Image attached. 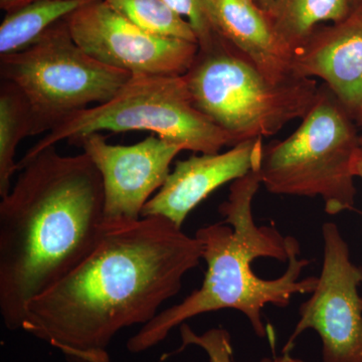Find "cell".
<instances>
[{
    "instance_id": "obj_1",
    "label": "cell",
    "mask_w": 362,
    "mask_h": 362,
    "mask_svg": "<svg viewBox=\"0 0 362 362\" xmlns=\"http://www.w3.org/2000/svg\"><path fill=\"white\" fill-rule=\"evenodd\" d=\"M202 259L201 240L162 216L105 230L80 265L28 304L21 330L68 362H111L116 335L150 322Z\"/></svg>"
},
{
    "instance_id": "obj_2",
    "label": "cell",
    "mask_w": 362,
    "mask_h": 362,
    "mask_svg": "<svg viewBox=\"0 0 362 362\" xmlns=\"http://www.w3.org/2000/svg\"><path fill=\"white\" fill-rule=\"evenodd\" d=\"M0 202V314L21 330L26 306L80 265L105 233L102 176L90 157L47 147L18 161Z\"/></svg>"
},
{
    "instance_id": "obj_3",
    "label": "cell",
    "mask_w": 362,
    "mask_h": 362,
    "mask_svg": "<svg viewBox=\"0 0 362 362\" xmlns=\"http://www.w3.org/2000/svg\"><path fill=\"white\" fill-rule=\"evenodd\" d=\"M259 164L232 182L228 199L218 206L223 221L195 233L206 263L202 287L143 325L126 344L131 354L153 349L188 319L223 309L244 314L255 334L266 338L267 305L287 307L294 295L314 291L318 277L300 279L310 261L298 258V240L255 221L252 201L262 185Z\"/></svg>"
},
{
    "instance_id": "obj_4",
    "label": "cell",
    "mask_w": 362,
    "mask_h": 362,
    "mask_svg": "<svg viewBox=\"0 0 362 362\" xmlns=\"http://www.w3.org/2000/svg\"><path fill=\"white\" fill-rule=\"evenodd\" d=\"M192 102L235 145L275 135L303 119L318 97L316 80L274 82L221 37L199 49L185 75Z\"/></svg>"
},
{
    "instance_id": "obj_5",
    "label": "cell",
    "mask_w": 362,
    "mask_h": 362,
    "mask_svg": "<svg viewBox=\"0 0 362 362\" xmlns=\"http://www.w3.org/2000/svg\"><path fill=\"white\" fill-rule=\"evenodd\" d=\"M358 123L325 84L298 129L264 145L259 175L273 194L320 197L326 213L352 211L356 188L352 170L361 134Z\"/></svg>"
},
{
    "instance_id": "obj_6",
    "label": "cell",
    "mask_w": 362,
    "mask_h": 362,
    "mask_svg": "<svg viewBox=\"0 0 362 362\" xmlns=\"http://www.w3.org/2000/svg\"><path fill=\"white\" fill-rule=\"evenodd\" d=\"M104 131H149L194 153H218L235 145L230 135L197 110L185 76L135 75L106 103L78 112L49 131L21 159L61 141L77 145Z\"/></svg>"
},
{
    "instance_id": "obj_7",
    "label": "cell",
    "mask_w": 362,
    "mask_h": 362,
    "mask_svg": "<svg viewBox=\"0 0 362 362\" xmlns=\"http://www.w3.org/2000/svg\"><path fill=\"white\" fill-rule=\"evenodd\" d=\"M0 77L23 93L32 110L33 136L115 96L132 77L83 51L66 20L25 51L0 57Z\"/></svg>"
},
{
    "instance_id": "obj_8",
    "label": "cell",
    "mask_w": 362,
    "mask_h": 362,
    "mask_svg": "<svg viewBox=\"0 0 362 362\" xmlns=\"http://www.w3.org/2000/svg\"><path fill=\"white\" fill-rule=\"evenodd\" d=\"M323 263L311 296L300 307V318L282 354H290L305 331L322 341L323 362H362V267L350 258L349 244L337 223L322 226Z\"/></svg>"
},
{
    "instance_id": "obj_9",
    "label": "cell",
    "mask_w": 362,
    "mask_h": 362,
    "mask_svg": "<svg viewBox=\"0 0 362 362\" xmlns=\"http://www.w3.org/2000/svg\"><path fill=\"white\" fill-rule=\"evenodd\" d=\"M66 23L83 51L100 63L132 76H185L199 49L197 42L145 32L105 0L81 7Z\"/></svg>"
},
{
    "instance_id": "obj_10",
    "label": "cell",
    "mask_w": 362,
    "mask_h": 362,
    "mask_svg": "<svg viewBox=\"0 0 362 362\" xmlns=\"http://www.w3.org/2000/svg\"><path fill=\"white\" fill-rule=\"evenodd\" d=\"M103 180L104 228L132 225L142 218L147 202L168 180L177 144L156 134L131 145H114L101 133L78 143Z\"/></svg>"
},
{
    "instance_id": "obj_11",
    "label": "cell",
    "mask_w": 362,
    "mask_h": 362,
    "mask_svg": "<svg viewBox=\"0 0 362 362\" xmlns=\"http://www.w3.org/2000/svg\"><path fill=\"white\" fill-rule=\"evenodd\" d=\"M263 138L238 143L226 152L194 154L175 164L168 180L142 211L182 228L188 214L218 188L239 180L261 163Z\"/></svg>"
},
{
    "instance_id": "obj_12",
    "label": "cell",
    "mask_w": 362,
    "mask_h": 362,
    "mask_svg": "<svg viewBox=\"0 0 362 362\" xmlns=\"http://www.w3.org/2000/svg\"><path fill=\"white\" fill-rule=\"evenodd\" d=\"M295 77L320 78L359 127L362 122V8L318 28L293 59Z\"/></svg>"
},
{
    "instance_id": "obj_13",
    "label": "cell",
    "mask_w": 362,
    "mask_h": 362,
    "mask_svg": "<svg viewBox=\"0 0 362 362\" xmlns=\"http://www.w3.org/2000/svg\"><path fill=\"white\" fill-rule=\"evenodd\" d=\"M214 32L274 82L295 78L294 52L256 0H201Z\"/></svg>"
},
{
    "instance_id": "obj_14",
    "label": "cell",
    "mask_w": 362,
    "mask_h": 362,
    "mask_svg": "<svg viewBox=\"0 0 362 362\" xmlns=\"http://www.w3.org/2000/svg\"><path fill=\"white\" fill-rule=\"evenodd\" d=\"M350 11L349 0H273L266 9L279 37L294 54L319 25L338 23Z\"/></svg>"
},
{
    "instance_id": "obj_15",
    "label": "cell",
    "mask_w": 362,
    "mask_h": 362,
    "mask_svg": "<svg viewBox=\"0 0 362 362\" xmlns=\"http://www.w3.org/2000/svg\"><path fill=\"white\" fill-rule=\"evenodd\" d=\"M94 0H35L6 13L0 25V57L25 51L45 32Z\"/></svg>"
},
{
    "instance_id": "obj_16",
    "label": "cell",
    "mask_w": 362,
    "mask_h": 362,
    "mask_svg": "<svg viewBox=\"0 0 362 362\" xmlns=\"http://www.w3.org/2000/svg\"><path fill=\"white\" fill-rule=\"evenodd\" d=\"M33 136V117L30 104L18 88L7 81L0 84V197L13 187L18 171L16 149L21 140Z\"/></svg>"
},
{
    "instance_id": "obj_17",
    "label": "cell",
    "mask_w": 362,
    "mask_h": 362,
    "mask_svg": "<svg viewBox=\"0 0 362 362\" xmlns=\"http://www.w3.org/2000/svg\"><path fill=\"white\" fill-rule=\"evenodd\" d=\"M105 2L145 32L197 44L194 28L165 0H105Z\"/></svg>"
},
{
    "instance_id": "obj_18",
    "label": "cell",
    "mask_w": 362,
    "mask_h": 362,
    "mask_svg": "<svg viewBox=\"0 0 362 362\" xmlns=\"http://www.w3.org/2000/svg\"><path fill=\"white\" fill-rule=\"evenodd\" d=\"M181 345L175 352L163 356L161 361L168 357L180 354L188 346H197L204 350L209 362H233L232 337L230 332L223 327H214L197 334L187 323L180 326ZM261 362H304L295 358L290 354H282L280 356L265 357Z\"/></svg>"
},
{
    "instance_id": "obj_19",
    "label": "cell",
    "mask_w": 362,
    "mask_h": 362,
    "mask_svg": "<svg viewBox=\"0 0 362 362\" xmlns=\"http://www.w3.org/2000/svg\"><path fill=\"white\" fill-rule=\"evenodd\" d=\"M165 2L194 28L199 49L209 47L218 40V35L209 23L201 0H165Z\"/></svg>"
},
{
    "instance_id": "obj_20",
    "label": "cell",
    "mask_w": 362,
    "mask_h": 362,
    "mask_svg": "<svg viewBox=\"0 0 362 362\" xmlns=\"http://www.w3.org/2000/svg\"><path fill=\"white\" fill-rule=\"evenodd\" d=\"M361 128L362 131V123ZM352 170H354V175L356 177H359L362 180V133L361 134V139H359L358 148H357L356 156H354Z\"/></svg>"
},
{
    "instance_id": "obj_21",
    "label": "cell",
    "mask_w": 362,
    "mask_h": 362,
    "mask_svg": "<svg viewBox=\"0 0 362 362\" xmlns=\"http://www.w3.org/2000/svg\"><path fill=\"white\" fill-rule=\"evenodd\" d=\"M35 0H0V8L6 13H9Z\"/></svg>"
},
{
    "instance_id": "obj_22",
    "label": "cell",
    "mask_w": 362,
    "mask_h": 362,
    "mask_svg": "<svg viewBox=\"0 0 362 362\" xmlns=\"http://www.w3.org/2000/svg\"><path fill=\"white\" fill-rule=\"evenodd\" d=\"M272 2H273V0H258L259 6H261L264 11L268 9V7L271 6Z\"/></svg>"
},
{
    "instance_id": "obj_23",
    "label": "cell",
    "mask_w": 362,
    "mask_h": 362,
    "mask_svg": "<svg viewBox=\"0 0 362 362\" xmlns=\"http://www.w3.org/2000/svg\"><path fill=\"white\" fill-rule=\"evenodd\" d=\"M351 8H362V0H349Z\"/></svg>"
},
{
    "instance_id": "obj_24",
    "label": "cell",
    "mask_w": 362,
    "mask_h": 362,
    "mask_svg": "<svg viewBox=\"0 0 362 362\" xmlns=\"http://www.w3.org/2000/svg\"><path fill=\"white\" fill-rule=\"evenodd\" d=\"M257 2H258V0H256Z\"/></svg>"
},
{
    "instance_id": "obj_25",
    "label": "cell",
    "mask_w": 362,
    "mask_h": 362,
    "mask_svg": "<svg viewBox=\"0 0 362 362\" xmlns=\"http://www.w3.org/2000/svg\"><path fill=\"white\" fill-rule=\"evenodd\" d=\"M361 123H362V122H361Z\"/></svg>"
}]
</instances>
